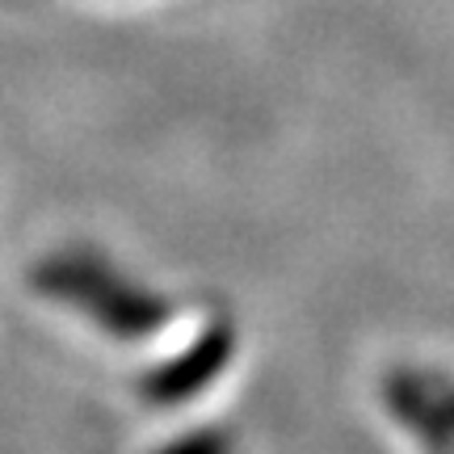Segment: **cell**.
Here are the masks:
<instances>
[{"mask_svg": "<svg viewBox=\"0 0 454 454\" xmlns=\"http://www.w3.org/2000/svg\"><path fill=\"white\" fill-rule=\"evenodd\" d=\"M38 286L55 299H72L76 308H84L101 328L118 333L122 340H135L164 325V308L156 294L139 291L110 274V265H101L93 257H55L38 270Z\"/></svg>", "mask_w": 454, "mask_h": 454, "instance_id": "cell-1", "label": "cell"}]
</instances>
